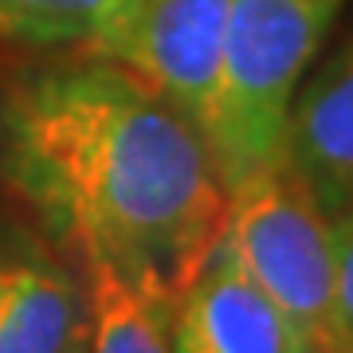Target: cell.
I'll use <instances>...</instances> for the list:
<instances>
[{"mask_svg":"<svg viewBox=\"0 0 353 353\" xmlns=\"http://www.w3.org/2000/svg\"><path fill=\"white\" fill-rule=\"evenodd\" d=\"M0 173L83 263L169 299L224 232L228 185L204 138L110 59L4 90Z\"/></svg>","mask_w":353,"mask_h":353,"instance_id":"6da1fadb","label":"cell"},{"mask_svg":"<svg viewBox=\"0 0 353 353\" xmlns=\"http://www.w3.org/2000/svg\"><path fill=\"white\" fill-rule=\"evenodd\" d=\"M341 0H232L212 161L224 185L287 157L290 110Z\"/></svg>","mask_w":353,"mask_h":353,"instance_id":"7a4b0ae2","label":"cell"},{"mask_svg":"<svg viewBox=\"0 0 353 353\" xmlns=\"http://www.w3.org/2000/svg\"><path fill=\"white\" fill-rule=\"evenodd\" d=\"M220 243L322 350L334 353V216L287 157L228 185Z\"/></svg>","mask_w":353,"mask_h":353,"instance_id":"3957f363","label":"cell"},{"mask_svg":"<svg viewBox=\"0 0 353 353\" xmlns=\"http://www.w3.org/2000/svg\"><path fill=\"white\" fill-rule=\"evenodd\" d=\"M228 8L232 0H134L90 55L145 83L201 134L204 145H212Z\"/></svg>","mask_w":353,"mask_h":353,"instance_id":"277c9868","label":"cell"},{"mask_svg":"<svg viewBox=\"0 0 353 353\" xmlns=\"http://www.w3.org/2000/svg\"><path fill=\"white\" fill-rule=\"evenodd\" d=\"M173 353H326L216 240L173 299Z\"/></svg>","mask_w":353,"mask_h":353,"instance_id":"5b68a950","label":"cell"},{"mask_svg":"<svg viewBox=\"0 0 353 353\" xmlns=\"http://www.w3.org/2000/svg\"><path fill=\"white\" fill-rule=\"evenodd\" d=\"M87 283L24 236L0 232V353H83Z\"/></svg>","mask_w":353,"mask_h":353,"instance_id":"8992f818","label":"cell"},{"mask_svg":"<svg viewBox=\"0 0 353 353\" xmlns=\"http://www.w3.org/2000/svg\"><path fill=\"white\" fill-rule=\"evenodd\" d=\"M287 165L330 216L353 204V36L310 67L290 110Z\"/></svg>","mask_w":353,"mask_h":353,"instance_id":"52a82bcc","label":"cell"},{"mask_svg":"<svg viewBox=\"0 0 353 353\" xmlns=\"http://www.w3.org/2000/svg\"><path fill=\"white\" fill-rule=\"evenodd\" d=\"M83 267H87L90 303V330L83 353H173L169 345L173 299L169 294L106 263Z\"/></svg>","mask_w":353,"mask_h":353,"instance_id":"ba28073f","label":"cell"},{"mask_svg":"<svg viewBox=\"0 0 353 353\" xmlns=\"http://www.w3.org/2000/svg\"><path fill=\"white\" fill-rule=\"evenodd\" d=\"M130 8L134 0H0V39L94 51Z\"/></svg>","mask_w":353,"mask_h":353,"instance_id":"9c48e42d","label":"cell"},{"mask_svg":"<svg viewBox=\"0 0 353 353\" xmlns=\"http://www.w3.org/2000/svg\"><path fill=\"white\" fill-rule=\"evenodd\" d=\"M334 353H353V204L334 216Z\"/></svg>","mask_w":353,"mask_h":353,"instance_id":"30bf717a","label":"cell"}]
</instances>
